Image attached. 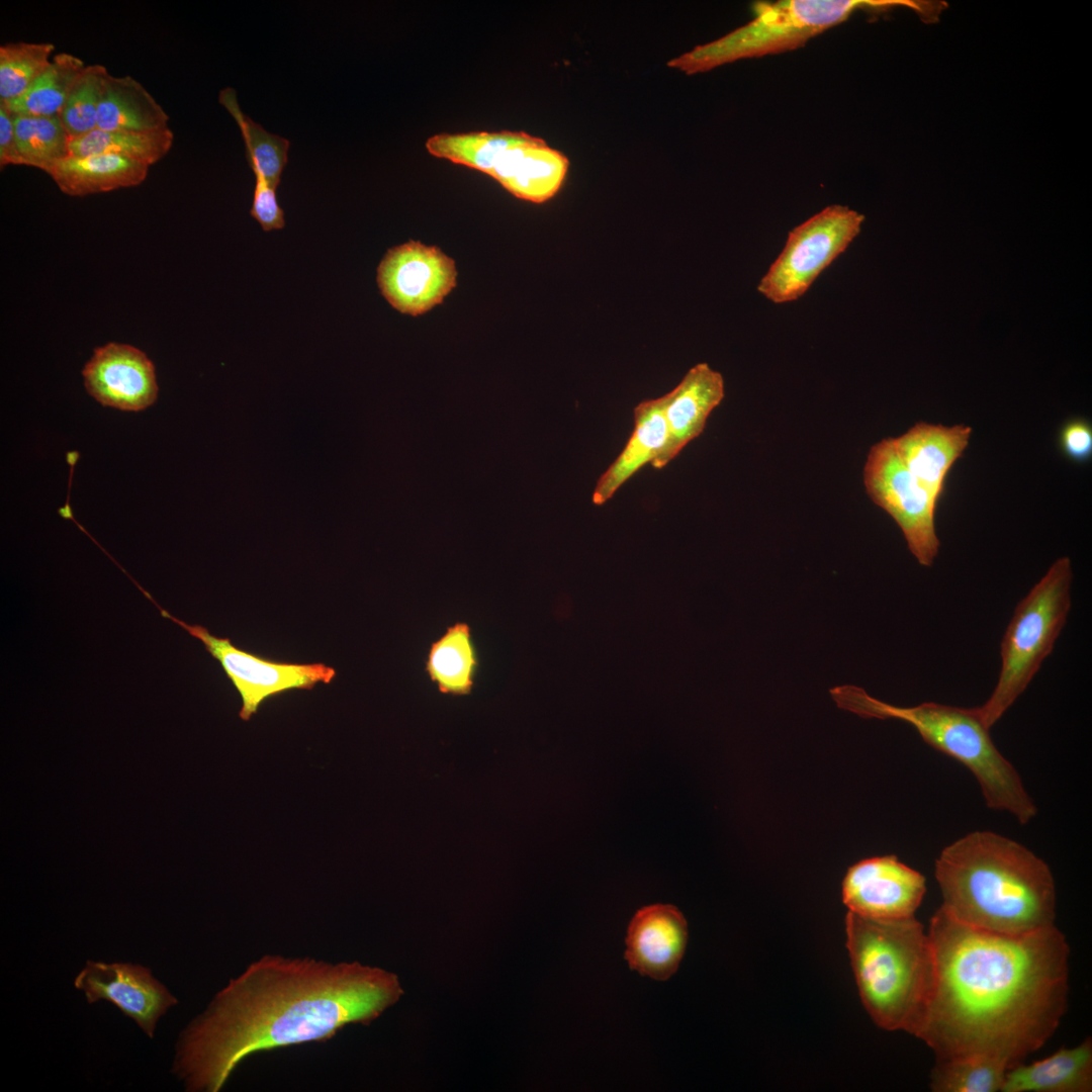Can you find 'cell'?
<instances>
[{
    "instance_id": "6da1fadb",
    "label": "cell",
    "mask_w": 1092,
    "mask_h": 1092,
    "mask_svg": "<svg viewBox=\"0 0 1092 1092\" xmlns=\"http://www.w3.org/2000/svg\"><path fill=\"white\" fill-rule=\"evenodd\" d=\"M928 935L935 981L916 1036L936 1060L988 1056L1011 1069L1053 1035L1067 1008L1070 953L1055 925L1000 934L939 907Z\"/></svg>"
},
{
    "instance_id": "7a4b0ae2",
    "label": "cell",
    "mask_w": 1092,
    "mask_h": 1092,
    "mask_svg": "<svg viewBox=\"0 0 1092 1092\" xmlns=\"http://www.w3.org/2000/svg\"><path fill=\"white\" fill-rule=\"evenodd\" d=\"M402 994L398 977L377 967L264 956L180 1033L172 1072L187 1091L217 1092L251 1055L369 1024Z\"/></svg>"
},
{
    "instance_id": "3957f363",
    "label": "cell",
    "mask_w": 1092,
    "mask_h": 1092,
    "mask_svg": "<svg viewBox=\"0 0 1092 1092\" xmlns=\"http://www.w3.org/2000/svg\"><path fill=\"white\" fill-rule=\"evenodd\" d=\"M934 872L940 908L963 924L1008 935L1055 925L1052 872L1017 841L992 831L971 832L941 850Z\"/></svg>"
},
{
    "instance_id": "277c9868",
    "label": "cell",
    "mask_w": 1092,
    "mask_h": 1092,
    "mask_svg": "<svg viewBox=\"0 0 1092 1092\" xmlns=\"http://www.w3.org/2000/svg\"><path fill=\"white\" fill-rule=\"evenodd\" d=\"M846 946L858 992L877 1025L917 1035L935 981L934 950L915 918H845Z\"/></svg>"
},
{
    "instance_id": "5b68a950",
    "label": "cell",
    "mask_w": 1092,
    "mask_h": 1092,
    "mask_svg": "<svg viewBox=\"0 0 1092 1092\" xmlns=\"http://www.w3.org/2000/svg\"><path fill=\"white\" fill-rule=\"evenodd\" d=\"M829 693L837 707L862 718L898 719L913 726L928 745L971 770L990 809L1008 812L1021 824L1035 816L1033 800L1015 767L997 749L978 707L934 702L897 707L851 685L834 687Z\"/></svg>"
},
{
    "instance_id": "8992f818",
    "label": "cell",
    "mask_w": 1092,
    "mask_h": 1092,
    "mask_svg": "<svg viewBox=\"0 0 1092 1092\" xmlns=\"http://www.w3.org/2000/svg\"><path fill=\"white\" fill-rule=\"evenodd\" d=\"M894 6L916 8L911 0H780L759 1L746 24L668 61L687 75L713 70L742 59L781 54L804 46L812 37L845 21L859 9Z\"/></svg>"
},
{
    "instance_id": "52a82bcc",
    "label": "cell",
    "mask_w": 1092,
    "mask_h": 1092,
    "mask_svg": "<svg viewBox=\"0 0 1092 1092\" xmlns=\"http://www.w3.org/2000/svg\"><path fill=\"white\" fill-rule=\"evenodd\" d=\"M1073 570L1058 558L1017 604L1000 644L1001 669L989 699L978 707L991 727L1026 690L1052 653L1071 610Z\"/></svg>"
},
{
    "instance_id": "ba28073f",
    "label": "cell",
    "mask_w": 1092,
    "mask_h": 1092,
    "mask_svg": "<svg viewBox=\"0 0 1092 1092\" xmlns=\"http://www.w3.org/2000/svg\"><path fill=\"white\" fill-rule=\"evenodd\" d=\"M864 217L839 204L826 206L788 235L784 249L760 279L757 290L774 303L797 300L853 239Z\"/></svg>"
},
{
    "instance_id": "9c48e42d",
    "label": "cell",
    "mask_w": 1092,
    "mask_h": 1092,
    "mask_svg": "<svg viewBox=\"0 0 1092 1092\" xmlns=\"http://www.w3.org/2000/svg\"><path fill=\"white\" fill-rule=\"evenodd\" d=\"M862 480L872 502L899 526L917 562L931 566L940 545L935 529L937 503L901 462L890 437L870 448Z\"/></svg>"
},
{
    "instance_id": "30bf717a",
    "label": "cell",
    "mask_w": 1092,
    "mask_h": 1092,
    "mask_svg": "<svg viewBox=\"0 0 1092 1092\" xmlns=\"http://www.w3.org/2000/svg\"><path fill=\"white\" fill-rule=\"evenodd\" d=\"M140 590L157 607L164 618L184 628L200 640L206 651L221 665L242 698L240 717L249 720L266 699L295 690L312 689L316 684H329L336 675L333 667L323 663L276 662L237 648L229 638H219L200 625H189L171 615L141 585Z\"/></svg>"
},
{
    "instance_id": "8fae6325",
    "label": "cell",
    "mask_w": 1092,
    "mask_h": 1092,
    "mask_svg": "<svg viewBox=\"0 0 1092 1092\" xmlns=\"http://www.w3.org/2000/svg\"><path fill=\"white\" fill-rule=\"evenodd\" d=\"M376 279L393 308L417 316L440 304L455 288L457 269L438 247L408 241L387 251Z\"/></svg>"
},
{
    "instance_id": "7c38bea8",
    "label": "cell",
    "mask_w": 1092,
    "mask_h": 1092,
    "mask_svg": "<svg viewBox=\"0 0 1092 1092\" xmlns=\"http://www.w3.org/2000/svg\"><path fill=\"white\" fill-rule=\"evenodd\" d=\"M926 892L925 878L895 855L862 859L842 882L849 912L875 920L913 917Z\"/></svg>"
},
{
    "instance_id": "4fadbf2b",
    "label": "cell",
    "mask_w": 1092,
    "mask_h": 1092,
    "mask_svg": "<svg viewBox=\"0 0 1092 1092\" xmlns=\"http://www.w3.org/2000/svg\"><path fill=\"white\" fill-rule=\"evenodd\" d=\"M88 1003L106 1000L153 1037L159 1019L177 1004V998L151 970L131 963L87 961L74 980Z\"/></svg>"
},
{
    "instance_id": "5bb4252c",
    "label": "cell",
    "mask_w": 1092,
    "mask_h": 1092,
    "mask_svg": "<svg viewBox=\"0 0 1092 1092\" xmlns=\"http://www.w3.org/2000/svg\"><path fill=\"white\" fill-rule=\"evenodd\" d=\"M82 375L87 392L105 406L140 412L158 397L153 362L127 344L111 342L96 348Z\"/></svg>"
},
{
    "instance_id": "9a60e30c",
    "label": "cell",
    "mask_w": 1092,
    "mask_h": 1092,
    "mask_svg": "<svg viewBox=\"0 0 1092 1092\" xmlns=\"http://www.w3.org/2000/svg\"><path fill=\"white\" fill-rule=\"evenodd\" d=\"M687 942L688 924L675 906H645L629 923L625 959L631 970L664 981L676 972Z\"/></svg>"
},
{
    "instance_id": "2e32d148",
    "label": "cell",
    "mask_w": 1092,
    "mask_h": 1092,
    "mask_svg": "<svg viewBox=\"0 0 1092 1092\" xmlns=\"http://www.w3.org/2000/svg\"><path fill=\"white\" fill-rule=\"evenodd\" d=\"M725 395L724 379L720 372L706 362L693 366L666 396V440L651 462L661 469L673 460L706 427L712 411Z\"/></svg>"
},
{
    "instance_id": "e0dca14e",
    "label": "cell",
    "mask_w": 1092,
    "mask_h": 1092,
    "mask_svg": "<svg viewBox=\"0 0 1092 1092\" xmlns=\"http://www.w3.org/2000/svg\"><path fill=\"white\" fill-rule=\"evenodd\" d=\"M972 435L970 426L918 422L898 437H890L904 466L938 503L945 478L963 456Z\"/></svg>"
},
{
    "instance_id": "ac0fdd59",
    "label": "cell",
    "mask_w": 1092,
    "mask_h": 1092,
    "mask_svg": "<svg viewBox=\"0 0 1092 1092\" xmlns=\"http://www.w3.org/2000/svg\"><path fill=\"white\" fill-rule=\"evenodd\" d=\"M569 167L567 157L538 136L522 131L502 155L489 176L515 197L543 203L561 188Z\"/></svg>"
},
{
    "instance_id": "d6986e66",
    "label": "cell",
    "mask_w": 1092,
    "mask_h": 1092,
    "mask_svg": "<svg viewBox=\"0 0 1092 1092\" xmlns=\"http://www.w3.org/2000/svg\"><path fill=\"white\" fill-rule=\"evenodd\" d=\"M665 394L643 400L634 408V429L621 453L599 477L593 503L602 506L644 465L660 453L667 435Z\"/></svg>"
},
{
    "instance_id": "ffe728a7",
    "label": "cell",
    "mask_w": 1092,
    "mask_h": 1092,
    "mask_svg": "<svg viewBox=\"0 0 1092 1092\" xmlns=\"http://www.w3.org/2000/svg\"><path fill=\"white\" fill-rule=\"evenodd\" d=\"M1092 1040L1062 1048L1030 1065L1020 1063L1006 1072L1001 1092H1090Z\"/></svg>"
},
{
    "instance_id": "44dd1931",
    "label": "cell",
    "mask_w": 1092,
    "mask_h": 1092,
    "mask_svg": "<svg viewBox=\"0 0 1092 1092\" xmlns=\"http://www.w3.org/2000/svg\"><path fill=\"white\" fill-rule=\"evenodd\" d=\"M149 168L121 156L100 154L68 156L55 163L46 173L63 193L85 196L140 185L145 181Z\"/></svg>"
},
{
    "instance_id": "7402d4cb",
    "label": "cell",
    "mask_w": 1092,
    "mask_h": 1092,
    "mask_svg": "<svg viewBox=\"0 0 1092 1092\" xmlns=\"http://www.w3.org/2000/svg\"><path fill=\"white\" fill-rule=\"evenodd\" d=\"M169 116L152 94L130 76H106L97 127L147 131L168 127Z\"/></svg>"
},
{
    "instance_id": "603a6c76",
    "label": "cell",
    "mask_w": 1092,
    "mask_h": 1092,
    "mask_svg": "<svg viewBox=\"0 0 1092 1092\" xmlns=\"http://www.w3.org/2000/svg\"><path fill=\"white\" fill-rule=\"evenodd\" d=\"M477 665L470 627L458 622L432 643L426 670L441 693L460 696L470 693Z\"/></svg>"
},
{
    "instance_id": "cb8c5ba5",
    "label": "cell",
    "mask_w": 1092,
    "mask_h": 1092,
    "mask_svg": "<svg viewBox=\"0 0 1092 1092\" xmlns=\"http://www.w3.org/2000/svg\"><path fill=\"white\" fill-rule=\"evenodd\" d=\"M174 141L173 131L168 127L147 130H104L95 129L69 141V156L85 157L100 154H112L151 166L170 151Z\"/></svg>"
},
{
    "instance_id": "d4e9b609",
    "label": "cell",
    "mask_w": 1092,
    "mask_h": 1092,
    "mask_svg": "<svg viewBox=\"0 0 1092 1092\" xmlns=\"http://www.w3.org/2000/svg\"><path fill=\"white\" fill-rule=\"evenodd\" d=\"M218 100L234 117L241 130L246 148V159L254 175L261 176L277 188L288 161L290 142L283 136L268 132L247 116L239 106L235 89L228 87L221 90Z\"/></svg>"
},
{
    "instance_id": "484cf974",
    "label": "cell",
    "mask_w": 1092,
    "mask_h": 1092,
    "mask_svg": "<svg viewBox=\"0 0 1092 1092\" xmlns=\"http://www.w3.org/2000/svg\"><path fill=\"white\" fill-rule=\"evenodd\" d=\"M522 131H475L438 133L426 142L428 152L489 176L503 153L518 141Z\"/></svg>"
},
{
    "instance_id": "4316f807",
    "label": "cell",
    "mask_w": 1092,
    "mask_h": 1092,
    "mask_svg": "<svg viewBox=\"0 0 1092 1092\" xmlns=\"http://www.w3.org/2000/svg\"><path fill=\"white\" fill-rule=\"evenodd\" d=\"M85 67L84 62L72 54H56L50 66L21 96L3 103L13 114L58 115Z\"/></svg>"
},
{
    "instance_id": "83f0119b",
    "label": "cell",
    "mask_w": 1092,
    "mask_h": 1092,
    "mask_svg": "<svg viewBox=\"0 0 1092 1092\" xmlns=\"http://www.w3.org/2000/svg\"><path fill=\"white\" fill-rule=\"evenodd\" d=\"M13 121L23 166L47 172L69 156L70 136L58 115L13 114Z\"/></svg>"
},
{
    "instance_id": "f1b7e54d",
    "label": "cell",
    "mask_w": 1092,
    "mask_h": 1092,
    "mask_svg": "<svg viewBox=\"0 0 1092 1092\" xmlns=\"http://www.w3.org/2000/svg\"><path fill=\"white\" fill-rule=\"evenodd\" d=\"M1008 1070L1003 1061L988 1056L936 1060L930 1086L934 1092L1001 1091Z\"/></svg>"
},
{
    "instance_id": "f546056e",
    "label": "cell",
    "mask_w": 1092,
    "mask_h": 1092,
    "mask_svg": "<svg viewBox=\"0 0 1092 1092\" xmlns=\"http://www.w3.org/2000/svg\"><path fill=\"white\" fill-rule=\"evenodd\" d=\"M55 46L50 42H11L0 47V101L21 96L50 66Z\"/></svg>"
},
{
    "instance_id": "4dcf8cb0",
    "label": "cell",
    "mask_w": 1092,
    "mask_h": 1092,
    "mask_svg": "<svg viewBox=\"0 0 1092 1092\" xmlns=\"http://www.w3.org/2000/svg\"><path fill=\"white\" fill-rule=\"evenodd\" d=\"M102 65L84 68L72 86L58 116L70 139L97 127V113L104 82L108 75Z\"/></svg>"
},
{
    "instance_id": "1f68e13d",
    "label": "cell",
    "mask_w": 1092,
    "mask_h": 1092,
    "mask_svg": "<svg viewBox=\"0 0 1092 1092\" xmlns=\"http://www.w3.org/2000/svg\"><path fill=\"white\" fill-rule=\"evenodd\" d=\"M1058 444L1063 455L1077 464H1084L1092 457V426L1085 418H1072L1066 421L1058 435Z\"/></svg>"
},
{
    "instance_id": "d6a6232c",
    "label": "cell",
    "mask_w": 1092,
    "mask_h": 1092,
    "mask_svg": "<svg viewBox=\"0 0 1092 1092\" xmlns=\"http://www.w3.org/2000/svg\"><path fill=\"white\" fill-rule=\"evenodd\" d=\"M250 214L264 232L281 230L285 225L284 211L278 203L276 189L259 175L255 176Z\"/></svg>"
},
{
    "instance_id": "836d02e7",
    "label": "cell",
    "mask_w": 1092,
    "mask_h": 1092,
    "mask_svg": "<svg viewBox=\"0 0 1092 1092\" xmlns=\"http://www.w3.org/2000/svg\"><path fill=\"white\" fill-rule=\"evenodd\" d=\"M7 165H22V159L17 149L13 114L0 101V166Z\"/></svg>"
}]
</instances>
